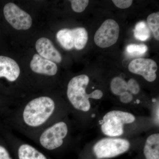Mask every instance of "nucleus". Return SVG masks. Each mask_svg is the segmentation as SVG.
Wrapping results in <instances>:
<instances>
[{"instance_id":"obj_11","label":"nucleus","mask_w":159,"mask_h":159,"mask_svg":"<svg viewBox=\"0 0 159 159\" xmlns=\"http://www.w3.org/2000/svg\"><path fill=\"white\" fill-rule=\"evenodd\" d=\"M20 70L15 61L10 57L0 56V78L4 77L8 81L14 83L19 78Z\"/></svg>"},{"instance_id":"obj_4","label":"nucleus","mask_w":159,"mask_h":159,"mask_svg":"<svg viewBox=\"0 0 159 159\" xmlns=\"http://www.w3.org/2000/svg\"><path fill=\"white\" fill-rule=\"evenodd\" d=\"M136 120L134 115L121 111H112L106 114L102 118L101 129L107 136L119 137L124 132V125L133 123Z\"/></svg>"},{"instance_id":"obj_19","label":"nucleus","mask_w":159,"mask_h":159,"mask_svg":"<svg viewBox=\"0 0 159 159\" xmlns=\"http://www.w3.org/2000/svg\"><path fill=\"white\" fill-rule=\"evenodd\" d=\"M72 9L76 12H81L84 11L88 6V0H72L70 1Z\"/></svg>"},{"instance_id":"obj_20","label":"nucleus","mask_w":159,"mask_h":159,"mask_svg":"<svg viewBox=\"0 0 159 159\" xmlns=\"http://www.w3.org/2000/svg\"><path fill=\"white\" fill-rule=\"evenodd\" d=\"M129 88V91L132 94L136 95L139 93L140 91V85L133 78L129 79L127 81Z\"/></svg>"},{"instance_id":"obj_13","label":"nucleus","mask_w":159,"mask_h":159,"mask_svg":"<svg viewBox=\"0 0 159 159\" xmlns=\"http://www.w3.org/2000/svg\"><path fill=\"white\" fill-rule=\"evenodd\" d=\"M56 37L61 45L66 50H70L77 45V34L74 29H61L57 32Z\"/></svg>"},{"instance_id":"obj_14","label":"nucleus","mask_w":159,"mask_h":159,"mask_svg":"<svg viewBox=\"0 0 159 159\" xmlns=\"http://www.w3.org/2000/svg\"><path fill=\"white\" fill-rule=\"evenodd\" d=\"M146 159H159V134H152L146 139L143 149Z\"/></svg>"},{"instance_id":"obj_3","label":"nucleus","mask_w":159,"mask_h":159,"mask_svg":"<svg viewBox=\"0 0 159 159\" xmlns=\"http://www.w3.org/2000/svg\"><path fill=\"white\" fill-rule=\"evenodd\" d=\"M70 134L68 122L62 117L43 129L31 140L51 152L59 150L65 145Z\"/></svg>"},{"instance_id":"obj_2","label":"nucleus","mask_w":159,"mask_h":159,"mask_svg":"<svg viewBox=\"0 0 159 159\" xmlns=\"http://www.w3.org/2000/svg\"><path fill=\"white\" fill-rule=\"evenodd\" d=\"M89 78L85 74L73 77L67 86V99L71 109L75 114L85 113L89 111L91 103L89 99H99L103 96V93L97 89L88 94L86 89L89 83Z\"/></svg>"},{"instance_id":"obj_22","label":"nucleus","mask_w":159,"mask_h":159,"mask_svg":"<svg viewBox=\"0 0 159 159\" xmlns=\"http://www.w3.org/2000/svg\"><path fill=\"white\" fill-rule=\"evenodd\" d=\"M0 159H12L6 147L0 143Z\"/></svg>"},{"instance_id":"obj_5","label":"nucleus","mask_w":159,"mask_h":159,"mask_svg":"<svg viewBox=\"0 0 159 159\" xmlns=\"http://www.w3.org/2000/svg\"><path fill=\"white\" fill-rule=\"evenodd\" d=\"M126 139L120 138H104L95 144L93 151L98 159L110 158L125 153L130 148Z\"/></svg>"},{"instance_id":"obj_6","label":"nucleus","mask_w":159,"mask_h":159,"mask_svg":"<svg viewBox=\"0 0 159 159\" xmlns=\"http://www.w3.org/2000/svg\"><path fill=\"white\" fill-rule=\"evenodd\" d=\"M7 143L13 152L16 159H49L44 154L12 134L6 132Z\"/></svg>"},{"instance_id":"obj_21","label":"nucleus","mask_w":159,"mask_h":159,"mask_svg":"<svg viewBox=\"0 0 159 159\" xmlns=\"http://www.w3.org/2000/svg\"><path fill=\"white\" fill-rule=\"evenodd\" d=\"M115 6L121 9L129 8L133 3L132 0H113Z\"/></svg>"},{"instance_id":"obj_12","label":"nucleus","mask_w":159,"mask_h":159,"mask_svg":"<svg viewBox=\"0 0 159 159\" xmlns=\"http://www.w3.org/2000/svg\"><path fill=\"white\" fill-rule=\"evenodd\" d=\"M30 68L37 74L48 76H55L57 72V65L54 62L44 58L39 54H35L30 62Z\"/></svg>"},{"instance_id":"obj_7","label":"nucleus","mask_w":159,"mask_h":159,"mask_svg":"<svg viewBox=\"0 0 159 159\" xmlns=\"http://www.w3.org/2000/svg\"><path fill=\"white\" fill-rule=\"evenodd\" d=\"M119 26L112 19H107L103 22L94 35L95 43L102 48L113 45L119 39Z\"/></svg>"},{"instance_id":"obj_15","label":"nucleus","mask_w":159,"mask_h":159,"mask_svg":"<svg viewBox=\"0 0 159 159\" xmlns=\"http://www.w3.org/2000/svg\"><path fill=\"white\" fill-rule=\"evenodd\" d=\"M110 88L113 94L119 97L126 92L130 93L127 82L120 77H116L112 80Z\"/></svg>"},{"instance_id":"obj_8","label":"nucleus","mask_w":159,"mask_h":159,"mask_svg":"<svg viewBox=\"0 0 159 159\" xmlns=\"http://www.w3.org/2000/svg\"><path fill=\"white\" fill-rule=\"evenodd\" d=\"M4 14L6 20L16 30H28L32 25L30 15L13 3H9L4 8Z\"/></svg>"},{"instance_id":"obj_1","label":"nucleus","mask_w":159,"mask_h":159,"mask_svg":"<svg viewBox=\"0 0 159 159\" xmlns=\"http://www.w3.org/2000/svg\"><path fill=\"white\" fill-rule=\"evenodd\" d=\"M65 108L55 97L40 95L20 102L7 113L10 129L31 139L43 129L63 117Z\"/></svg>"},{"instance_id":"obj_17","label":"nucleus","mask_w":159,"mask_h":159,"mask_svg":"<svg viewBox=\"0 0 159 159\" xmlns=\"http://www.w3.org/2000/svg\"><path fill=\"white\" fill-rule=\"evenodd\" d=\"M147 24L157 40H159V12H154L147 18Z\"/></svg>"},{"instance_id":"obj_18","label":"nucleus","mask_w":159,"mask_h":159,"mask_svg":"<svg viewBox=\"0 0 159 159\" xmlns=\"http://www.w3.org/2000/svg\"><path fill=\"white\" fill-rule=\"evenodd\" d=\"M148 50V47L145 44H130L126 48L129 54L132 55H141L145 54Z\"/></svg>"},{"instance_id":"obj_23","label":"nucleus","mask_w":159,"mask_h":159,"mask_svg":"<svg viewBox=\"0 0 159 159\" xmlns=\"http://www.w3.org/2000/svg\"><path fill=\"white\" fill-rule=\"evenodd\" d=\"M119 97L120 101L125 104L130 103L133 100V96L132 94L128 92L124 93Z\"/></svg>"},{"instance_id":"obj_16","label":"nucleus","mask_w":159,"mask_h":159,"mask_svg":"<svg viewBox=\"0 0 159 159\" xmlns=\"http://www.w3.org/2000/svg\"><path fill=\"white\" fill-rule=\"evenodd\" d=\"M134 31L135 38L142 41L147 40L151 36L150 30L144 21L137 23Z\"/></svg>"},{"instance_id":"obj_10","label":"nucleus","mask_w":159,"mask_h":159,"mask_svg":"<svg viewBox=\"0 0 159 159\" xmlns=\"http://www.w3.org/2000/svg\"><path fill=\"white\" fill-rule=\"evenodd\" d=\"M35 48L40 56L54 63L61 62L62 57L60 53L48 39L45 37L40 38L36 41Z\"/></svg>"},{"instance_id":"obj_9","label":"nucleus","mask_w":159,"mask_h":159,"mask_svg":"<svg viewBox=\"0 0 159 159\" xmlns=\"http://www.w3.org/2000/svg\"><path fill=\"white\" fill-rule=\"evenodd\" d=\"M129 71L134 74L141 75L147 81L153 82L157 78V63L148 58H138L133 60L128 66Z\"/></svg>"}]
</instances>
